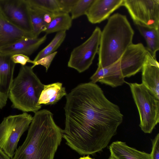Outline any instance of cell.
I'll return each mask as SVG.
<instances>
[{"mask_svg": "<svg viewBox=\"0 0 159 159\" xmlns=\"http://www.w3.org/2000/svg\"><path fill=\"white\" fill-rule=\"evenodd\" d=\"M66 96L62 133L66 144L82 155L101 151L123 121L119 107L91 82L79 84Z\"/></svg>", "mask_w": 159, "mask_h": 159, "instance_id": "obj_1", "label": "cell"}, {"mask_svg": "<svg viewBox=\"0 0 159 159\" xmlns=\"http://www.w3.org/2000/svg\"><path fill=\"white\" fill-rule=\"evenodd\" d=\"M62 129L47 109L34 113L26 138L11 159H54L62 138Z\"/></svg>", "mask_w": 159, "mask_h": 159, "instance_id": "obj_2", "label": "cell"}, {"mask_svg": "<svg viewBox=\"0 0 159 159\" xmlns=\"http://www.w3.org/2000/svg\"><path fill=\"white\" fill-rule=\"evenodd\" d=\"M134 31L126 16L119 13L110 17L101 31L98 68L117 61L132 43Z\"/></svg>", "mask_w": 159, "mask_h": 159, "instance_id": "obj_3", "label": "cell"}, {"mask_svg": "<svg viewBox=\"0 0 159 159\" xmlns=\"http://www.w3.org/2000/svg\"><path fill=\"white\" fill-rule=\"evenodd\" d=\"M44 85L31 66H21L8 94L12 107L24 112L39 111L42 106L38 101Z\"/></svg>", "mask_w": 159, "mask_h": 159, "instance_id": "obj_4", "label": "cell"}, {"mask_svg": "<svg viewBox=\"0 0 159 159\" xmlns=\"http://www.w3.org/2000/svg\"><path fill=\"white\" fill-rule=\"evenodd\" d=\"M125 83L130 87L138 109L140 128L145 133H151L159 122V99L142 83Z\"/></svg>", "mask_w": 159, "mask_h": 159, "instance_id": "obj_5", "label": "cell"}, {"mask_svg": "<svg viewBox=\"0 0 159 159\" xmlns=\"http://www.w3.org/2000/svg\"><path fill=\"white\" fill-rule=\"evenodd\" d=\"M33 117L26 112L5 117L0 123V149L11 159L20 138L27 129Z\"/></svg>", "mask_w": 159, "mask_h": 159, "instance_id": "obj_6", "label": "cell"}, {"mask_svg": "<svg viewBox=\"0 0 159 159\" xmlns=\"http://www.w3.org/2000/svg\"><path fill=\"white\" fill-rule=\"evenodd\" d=\"M135 24L159 29V0H123Z\"/></svg>", "mask_w": 159, "mask_h": 159, "instance_id": "obj_7", "label": "cell"}, {"mask_svg": "<svg viewBox=\"0 0 159 159\" xmlns=\"http://www.w3.org/2000/svg\"><path fill=\"white\" fill-rule=\"evenodd\" d=\"M101 30L97 26L90 36L71 51L67 65L80 73L87 70L92 65L98 52Z\"/></svg>", "mask_w": 159, "mask_h": 159, "instance_id": "obj_8", "label": "cell"}, {"mask_svg": "<svg viewBox=\"0 0 159 159\" xmlns=\"http://www.w3.org/2000/svg\"><path fill=\"white\" fill-rule=\"evenodd\" d=\"M0 12L14 25L33 35L26 0H0Z\"/></svg>", "mask_w": 159, "mask_h": 159, "instance_id": "obj_9", "label": "cell"}, {"mask_svg": "<svg viewBox=\"0 0 159 159\" xmlns=\"http://www.w3.org/2000/svg\"><path fill=\"white\" fill-rule=\"evenodd\" d=\"M148 51L141 43H132L117 61L122 76L129 77L141 70Z\"/></svg>", "mask_w": 159, "mask_h": 159, "instance_id": "obj_10", "label": "cell"}, {"mask_svg": "<svg viewBox=\"0 0 159 159\" xmlns=\"http://www.w3.org/2000/svg\"><path fill=\"white\" fill-rule=\"evenodd\" d=\"M123 0H93L86 15L91 23H99L109 18L116 10L122 6Z\"/></svg>", "mask_w": 159, "mask_h": 159, "instance_id": "obj_11", "label": "cell"}, {"mask_svg": "<svg viewBox=\"0 0 159 159\" xmlns=\"http://www.w3.org/2000/svg\"><path fill=\"white\" fill-rule=\"evenodd\" d=\"M141 71L142 83L159 99V64L148 51Z\"/></svg>", "mask_w": 159, "mask_h": 159, "instance_id": "obj_12", "label": "cell"}, {"mask_svg": "<svg viewBox=\"0 0 159 159\" xmlns=\"http://www.w3.org/2000/svg\"><path fill=\"white\" fill-rule=\"evenodd\" d=\"M47 35L40 37H27L0 49V53L12 55L22 54L29 56L46 40Z\"/></svg>", "mask_w": 159, "mask_h": 159, "instance_id": "obj_13", "label": "cell"}, {"mask_svg": "<svg viewBox=\"0 0 159 159\" xmlns=\"http://www.w3.org/2000/svg\"><path fill=\"white\" fill-rule=\"evenodd\" d=\"M27 37H35L7 20L0 12V49Z\"/></svg>", "mask_w": 159, "mask_h": 159, "instance_id": "obj_14", "label": "cell"}, {"mask_svg": "<svg viewBox=\"0 0 159 159\" xmlns=\"http://www.w3.org/2000/svg\"><path fill=\"white\" fill-rule=\"evenodd\" d=\"M11 56L0 53V92L7 95L14 80L16 65Z\"/></svg>", "mask_w": 159, "mask_h": 159, "instance_id": "obj_15", "label": "cell"}, {"mask_svg": "<svg viewBox=\"0 0 159 159\" xmlns=\"http://www.w3.org/2000/svg\"><path fill=\"white\" fill-rule=\"evenodd\" d=\"M109 149L111 155L115 159H152L150 154L139 151L122 141L113 142Z\"/></svg>", "mask_w": 159, "mask_h": 159, "instance_id": "obj_16", "label": "cell"}, {"mask_svg": "<svg viewBox=\"0 0 159 159\" xmlns=\"http://www.w3.org/2000/svg\"><path fill=\"white\" fill-rule=\"evenodd\" d=\"M67 95L65 88L61 83L57 82L44 85L40 95L38 104L53 105Z\"/></svg>", "mask_w": 159, "mask_h": 159, "instance_id": "obj_17", "label": "cell"}, {"mask_svg": "<svg viewBox=\"0 0 159 159\" xmlns=\"http://www.w3.org/2000/svg\"><path fill=\"white\" fill-rule=\"evenodd\" d=\"M72 20L69 14L61 12L55 13L44 32L47 35L61 31H66L71 27Z\"/></svg>", "mask_w": 159, "mask_h": 159, "instance_id": "obj_18", "label": "cell"}, {"mask_svg": "<svg viewBox=\"0 0 159 159\" xmlns=\"http://www.w3.org/2000/svg\"><path fill=\"white\" fill-rule=\"evenodd\" d=\"M137 26L146 41V49L154 57L156 58V52L159 50V29Z\"/></svg>", "mask_w": 159, "mask_h": 159, "instance_id": "obj_19", "label": "cell"}, {"mask_svg": "<svg viewBox=\"0 0 159 159\" xmlns=\"http://www.w3.org/2000/svg\"><path fill=\"white\" fill-rule=\"evenodd\" d=\"M29 7L33 34L34 37H38L41 32H44L47 26L44 20V16L47 11L30 6Z\"/></svg>", "mask_w": 159, "mask_h": 159, "instance_id": "obj_20", "label": "cell"}, {"mask_svg": "<svg viewBox=\"0 0 159 159\" xmlns=\"http://www.w3.org/2000/svg\"><path fill=\"white\" fill-rule=\"evenodd\" d=\"M66 36V31L57 32L50 43L39 52L33 61H36L56 52L64 40Z\"/></svg>", "mask_w": 159, "mask_h": 159, "instance_id": "obj_21", "label": "cell"}, {"mask_svg": "<svg viewBox=\"0 0 159 159\" xmlns=\"http://www.w3.org/2000/svg\"><path fill=\"white\" fill-rule=\"evenodd\" d=\"M29 6L52 13L60 12L57 0H26Z\"/></svg>", "mask_w": 159, "mask_h": 159, "instance_id": "obj_22", "label": "cell"}, {"mask_svg": "<svg viewBox=\"0 0 159 159\" xmlns=\"http://www.w3.org/2000/svg\"><path fill=\"white\" fill-rule=\"evenodd\" d=\"M93 0H77L71 11V18L72 20L85 15Z\"/></svg>", "mask_w": 159, "mask_h": 159, "instance_id": "obj_23", "label": "cell"}, {"mask_svg": "<svg viewBox=\"0 0 159 159\" xmlns=\"http://www.w3.org/2000/svg\"><path fill=\"white\" fill-rule=\"evenodd\" d=\"M57 53V52L56 51L52 54L41 58L36 61H34V64L31 66L32 68L33 69L35 66L41 65L44 66L45 68L46 71H47L52 61Z\"/></svg>", "mask_w": 159, "mask_h": 159, "instance_id": "obj_24", "label": "cell"}, {"mask_svg": "<svg viewBox=\"0 0 159 159\" xmlns=\"http://www.w3.org/2000/svg\"><path fill=\"white\" fill-rule=\"evenodd\" d=\"M77 0H57L60 12L69 14Z\"/></svg>", "mask_w": 159, "mask_h": 159, "instance_id": "obj_25", "label": "cell"}, {"mask_svg": "<svg viewBox=\"0 0 159 159\" xmlns=\"http://www.w3.org/2000/svg\"><path fill=\"white\" fill-rule=\"evenodd\" d=\"M11 59L15 64H19L21 66L26 65L27 63H30L33 65L34 64V61L31 60L29 56L22 54H16L11 56Z\"/></svg>", "mask_w": 159, "mask_h": 159, "instance_id": "obj_26", "label": "cell"}, {"mask_svg": "<svg viewBox=\"0 0 159 159\" xmlns=\"http://www.w3.org/2000/svg\"><path fill=\"white\" fill-rule=\"evenodd\" d=\"M152 148L150 154L152 159H159V134L152 140Z\"/></svg>", "mask_w": 159, "mask_h": 159, "instance_id": "obj_27", "label": "cell"}, {"mask_svg": "<svg viewBox=\"0 0 159 159\" xmlns=\"http://www.w3.org/2000/svg\"><path fill=\"white\" fill-rule=\"evenodd\" d=\"M8 98V95L0 92V110L6 105Z\"/></svg>", "mask_w": 159, "mask_h": 159, "instance_id": "obj_28", "label": "cell"}, {"mask_svg": "<svg viewBox=\"0 0 159 159\" xmlns=\"http://www.w3.org/2000/svg\"><path fill=\"white\" fill-rule=\"evenodd\" d=\"M0 159H11L0 149Z\"/></svg>", "mask_w": 159, "mask_h": 159, "instance_id": "obj_29", "label": "cell"}, {"mask_svg": "<svg viewBox=\"0 0 159 159\" xmlns=\"http://www.w3.org/2000/svg\"><path fill=\"white\" fill-rule=\"evenodd\" d=\"M79 159H94L90 157L89 155L86 156H84L83 157H80Z\"/></svg>", "mask_w": 159, "mask_h": 159, "instance_id": "obj_30", "label": "cell"}, {"mask_svg": "<svg viewBox=\"0 0 159 159\" xmlns=\"http://www.w3.org/2000/svg\"><path fill=\"white\" fill-rule=\"evenodd\" d=\"M108 159H115V158H114L113 157H112V156L110 155L109 157L108 158Z\"/></svg>", "mask_w": 159, "mask_h": 159, "instance_id": "obj_31", "label": "cell"}]
</instances>
